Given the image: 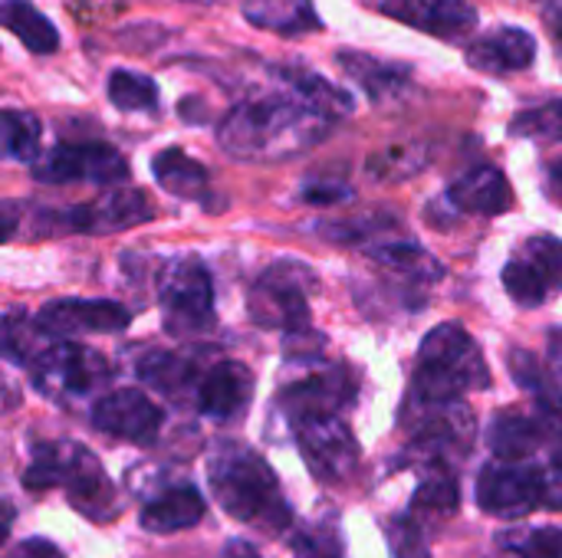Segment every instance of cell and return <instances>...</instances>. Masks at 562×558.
<instances>
[{
  "label": "cell",
  "mask_w": 562,
  "mask_h": 558,
  "mask_svg": "<svg viewBox=\"0 0 562 558\" xmlns=\"http://www.w3.org/2000/svg\"><path fill=\"white\" fill-rule=\"evenodd\" d=\"M207 480L221 510L237 523L257 526L263 533H280L290 526L283 490L267 460L257 457L250 447L221 444L207 460Z\"/></svg>",
  "instance_id": "7a4b0ae2"
},
{
  "label": "cell",
  "mask_w": 562,
  "mask_h": 558,
  "mask_svg": "<svg viewBox=\"0 0 562 558\" xmlns=\"http://www.w3.org/2000/svg\"><path fill=\"white\" fill-rule=\"evenodd\" d=\"M254 398V375L240 362H221L214 365L201 385H198V408L207 418L227 421L237 418Z\"/></svg>",
  "instance_id": "ac0fdd59"
},
{
  "label": "cell",
  "mask_w": 562,
  "mask_h": 558,
  "mask_svg": "<svg viewBox=\"0 0 562 558\" xmlns=\"http://www.w3.org/2000/svg\"><path fill=\"white\" fill-rule=\"evenodd\" d=\"M23 487L26 490H49V487H63L69 503L86 513L89 520H112L115 516V493L112 483L105 480L99 460L69 441H56V444H36L33 447V460L23 474Z\"/></svg>",
  "instance_id": "3957f363"
},
{
  "label": "cell",
  "mask_w": 562,
  "mask_h": 558,
  "mask_svg": "<svg viewBox=\"0 0 562 558\" xmlns=\"http://www.w3.org/2000/svg\"><path fill=\"white\" fill-rule=\"evenodd\" d=\"M33 382L40 391L59 398V395H92L109 382V362L82 345L72 342H53L33 365Z\"/></svg>",
  "instance_id": "52a82bcc"
},
{
  "label": "cell",
  "mask_w": 562,
  "mask_h": 558,
  "mask_svg": "<svg viewBox=\"0 0 562 558\" xmlns=\"http://www.w3.org/2000/svg\"><path fill=\"white\" fill-rule=\"evenodd\" d=\"M273 76L286 86V92H293L296 99H303L306 105H313L316 112L329 115L333 122L339 115H349L356 109L352 95L339 86H333L329 79H323L319 72H310L303 66H273Z\"/></svg>",
  "instance_id": "603a6c76"
},
{
  "label": "cell",
  "mask_w": 562,
  "mask_h": 558,
  "mask_svg": "<svg viewBox=\"0 0 562 558\" xmlns=\"http://www.w3.org/2000/svg\"><path fill=\"white\" fill-rule=\"evenodd\" d=\"M40 322L49 335L122 332L128 326V309L112 299H59L43 306Z\"/></svg>",
  "instance_id": "2e32d148"
},
{
  "label": "cell",
  "mask_w": 562,
  "mask_h": 558,
  "mask_svg": "<svg viewBox=\"0 0 562 558\" xmlns=\"http://www.w3.org/2000/svg\"><path fill=\"white\" fill-rule=\"evenodd\" d=\"M240 13L247 16L250 26L280 36H303L323 30L313 0H240Z\"/></svg>",
  "instance_id": "7402d4cb"
},
{
  "label": "cell",
  "mask_w": 562,
  "mask_h": 558,
  "mask_svg": "<svg viewBox=\"0 0 562 558\" xmlns=\"http://www.w3.org/2000/svg\"><path fill=\"white\" fill-rule=\"evenodd\" d=\"M92 421L99 431L135 444H148L161 431V411L142 391L132 388L102 395L92 408Z\"/></svg>",
  "instance_id": "9a60e30c"
},
{
  "label": "cell",
  "mask_w": 562,
  "mask_h": 558,
  "mask_svg": "<svg viewBox=\"0 0 562 558\" xmlns=\"http://www.w3.org/2000/svg\"><path fill=\"white\" fill-rule=\"evenodd\" d=\"M40 135H43V125L33 112H20V109L3 112V151H7V158L36 164Z\"/></svg>",
  "instance_id": "f546056e"
},
{
  "label": "cell",
  "mask_w": 562,
  "mask_h": 558,
  "mask_svg": "<svg viewBox=\"0 0 562 558\" xmlns=\"http://www.w3.org/2000/svg\"><path fill=\"white\" fill-rule=\"evenodd\" d=\"M356 388H359L356 375L349 368L336 365V368L316 372L313 378L293 385L283 395V411L293 418V424H303L313 418H336V411L356 398Z\"/></svg>",
  "instance_id": "5bb4252c"
},
{
  "label": "cell",
  "mask_w": 562,
  "mask_h": 558,
  "mask_svg": "<svg viewBox=\"0 0 562 558\" xmlns=\"http://www.w3.org/2000/svg\"><path fill=\"white\" fill-rule=\"evenodd\" d=\"M158 303L171 332H198L214 316V286L201 260L178 257L158 276Z\"/></svg>",
  "instance_id": "5b68a950"
},
{
  "label": "cell",
  "mask_w": 562,
  "mask_h": 558,
  "mask_svg": "<svg viewBox=\"0 0 562 558\" xmlns=\"http://www.w3.org/2000/svg\"><path fill=\"white\" fill-rule=\"evenodd\" d=\"M550 194L562 204V158L550 168Z\"/></svg>",
  "instance_id": "60d3db41"
},
{
  "label": "cell",
  "mask_w": 562,
  "mask_h": 558,
  "mask_svg": "<svg viewBox=\"0 0 562 558\" xmlns=\"http://www.w3.org/2000/svg\"><path fill=\"white\" fill-rule=\"evenodd\" d=\"M0 23L36 56L59 49V30L30 0H3L0 3Z\"/></svg>",
  "instance_id": "484cf974"
},
{
  "label": "cell",
  "mask_w": 562,
  "mask_h": 558,
  "mask_svg": "<svg viewBox=\"0 0 562 558\" xmlns=\"http://www.w3.org/2000/svg\"><path fill=\"white\" fill-rule=\"evenodd\" d=\"M138 375H142L151 388H158V391H165V395H178L181 385L188 382V362H181L178 355H161V352H155V355H148V358L138 365Z\"/></svg>",
  "instance_id": "d6a6232c"
},
{
  "label": "cell",
  "mask_w": 562,
  "mask_h": 558,
  "mask_svg": "<svg viewBox=\"0 0 562 558\" xmlns=\"http://www.w3.org/2000/svg\"><path fill=\"white\" fill-rule=\"evenodd\" d=\"M151 217V207L145 201L142 191L135 187H112L102 197L69 207V210H56V224L59 230H79V234H115L125 230L132 224H142Z\"/></svg>",
  "instance_id": "4fadbf2b"
},
{
  "label": "cell",
  "mask_w": 562,
  "mask_h": 558,
  "mask_svg": "<svg viewBox=\"0 0 562 558\" xmlns=\"http://www.w3.org/2000/svg\"><path fill=\"white\" fill-rule=\"evenodd\" d=\"M204 520V500L191 487H171L142 510V526L148 533H178Z\"/></svg>",
  "instance_id": "cb8c5ba5"
},
{
  "label": "cell",
  "mask_w": 562,
  "mask_h": 558,
  "mask_svg": "<svg viewBox=\"0 0 562 558\" xmlns=\"http://www.w3.org/2000/svg\"><path fill=\"white\" fill-rule=\"evenodd\" d=\"M151 171H155V181L175 194V197H184V201H201L207 194V171L201 161H194L191 155H184L181 148H165L155 155L151 161Z\"/></svg>",
  "instance_id": "d4e9b609"
},
{
  "label": "cell",
  "mask_w": 562,
  "mask_h": 558,
  "mask_svg": "<svg viewBox=\"0 0 562 558\" xmlns=\"http://www.w3.org/2000/svg\"><path fill=\"white\" fill-rule=\"evenodd\" d=\"M477 500L484 513L501 520H520L530 510L543 506V480L540 467L527 464H491L481 474Z\"/></svg>",
  "instance_id": "30bf717a"
},
{
  "label": "cell",
  "mask_w": 562,
  "mask_h": 558,
  "mask_svg": "<svg viewBox=\"0 0 562 558\" xmlns=\"http://www.w3.org/2000/svg\"><path fill=\"white\" fill-rule=\"evenodd\" d=\"M510 372H514V382H517L520 388L533 391L537 398H543V395H553V391H557V388H550V382H547V375H543L540 362H537L530 352H510Z\"/></svg>",
  "instance_id": "836d02e7"
},
{
  "label": "cell",
  "mask_w": 562,
  "mask_h": 558,
  "mask_svg": "<svg viewBox=\"0 0 562 558\" xmlns=\"http://www.w3.org/2000/svg\"><path fill=\"white\" fill-rule=\"evenodd\" d=\"M537 3H543V7H550V13H553V10H560L562 0H537Z\"/></svg>",
  "instance_id": "b9f144b4"
},
{
  "label": "cell",
  "mask_w": 562,
  "mask_h": 558,
  "mask_svg": "<svg viewBox=\"0 0 562 558\" xmlns=\"http://www.w3.org/2000/svg\"><path fill=\"white\" fill-rule=\"evenodd\" d=\"M303 197L310 204H339V201H349L352 191L342 181H313V184H306Z\"/></svg>",
  "instance_id": "8d00e7d4"
},
{
  "label": "cell",
  "mask_w": 562,
  "mask_h": 558,
  "mask_svg": "<svg viewBox=\"0 0 562 558\" xmlns=\"http://www.w3.org/2000/svg\"><path fill=\"white\" fill-rule=\"evenodd\" d=\"M451 204L458 210H468V214H504L510 210L514 204V191H510V181L504 178V171H497L494 164H481L474 171H468L464 178H458L448 191Z\"/></svg>",
  "instance_id": "ffe728a7"
},
{
  "label": "cell",
  "mask_w": 562,
  "mask_h": 558,
  "mask_svg": "<svg viewBox=\"0 0 562 558\" xmlns=\"http://www.w3.org/2000/svg\"><path fill=\"white\" fill-rule=\"evenodd\" d=\"M510 135L530 141H562V99L517 112L510 122Z\"/></svg>",
  "instance_id": "4dcf8cb0"
},
{
  "label": "cell",
  "mask_w": 562,
  "mask_h": 558,
  "mask_svg": "<svg viewBox=\"0 0 562 558\" xmlns=\"http://www.w3.org/2000/svg\"><path fill=\"white\" fill-rule=\"evenodd\" d=\"M53 342H56V335H49L40 319H30L16 309H10L3 316V352L10 362L33 365Z\"/></svg>",
  "instance_id": "83f0119b"
},
{
  "label": "cell",
  "mask_w": 562,
  "mask_h": 558,
  "mask_svg": "<svg viewBox=\"0 0 562 558\" xmlns=\"http://www.w3.org/2000/svg\"><path fill=\"white\" fill-rule=\"evenodd\" d=\"M296 444L310 470L323 480H346L356 470L359 444L339 418H313L296 424Z\"/></svg>",
  "instance_id": "7c38bea8"
},
{
  "label": "cell",
  "mask_w": 562,
  "mask_h": 558,
  "mask_svg": "<svg viewBox=\"0 0 562 558\" xmlns=\"http://www.w3.org/2000/svg\"><path fill=\"white\" fill-rule=\"evenodd\" d=\"M504 286L520 306H543L562 289V240L533 237L504 266Z\"/></svg>",
  "instance_id": "ba28073f"
},
{
  "label": "cell",
  "mask_w": 562,
  "mask_h": 558,
  "mask_svg": "<svg viewBox=\"0 0 562 558\" xmlns=\"http://www.w3.org/2000/svg\"><path fill=\"white\" fill-rule=\"evenodd\" d=\"M7 558H66L53 543H46V539H26V543H20V546H13Z\"/></svg>",
  "instance_id": "74e56055"
},
{
  "label": "cell",
  "mask_w": 562,
  "mask_h": 558,
  "mask_svg": "<svg viewBox=\"0 0 562 558\" xmlns=\"http://www.w3.org/2000/svg\"><path fill=\"white\" fill-rule=\"evenodd\" d=\"M392 553L398 558H428L425 539H422V529H418L412 520H402V523L392 529Z\"/></svg>",
  "instance_id": "d590c367"
},
{
  "label": "cell",
  "mask_w": 562,
  "mask_h": 558,
  "mask_svg": "<svg viewBox=\"0 0 562 558\" xmlns=\"http://www.w3.org/2000/svg\"><path fill=\"white\" fill-rule=\"evenodd\" d=\"M464 59L477 72H491V76L520 72V69H530L533 66V59H537V39H533V33H527L520 26H497V30L471 39Z\"/></svg>",
  "instance_id": "e0dca14e"
},
{
  "label": "cell",
  "mask_w": 562,
  "mask_h": 558,
  "mask_svg": "<svg viewBox=\"0 0 562 558\" xmlns=\"http://www.w3.org/2000/svg\"><path fill=\"white\" fill-rule=\"evenodd\" d=\"M458 510V483L451 474H435L428 477L418 493H415V513L422 516H451Z\"/></svg>",
  "instance_id": "1f68e13d"
},
{
  "label": "cell",
  "mask_w": 562,
  "mask_h": 558,
  "mask_svg": "<svg viewBox=\"0 0 562 558\" xmlns=\"http://www.w3.org/2000/svg\"><path fill=\"white\" fill-rule=\"evenodd\" d=\"M221 558H260L247 543H227V549H224V556Z\"/></svg>",
  "instance_id": "f35d334b"
},
{
  "label": "cell",
  "mask_w": 562,
  "mask_h": 558,
  "mask_svg": "<svg viewBox=\"0 0 562 558\" xmlns=\"http://www.w3.org/2000/svg\"><path fill=\"white\" fill-rule=\"evenodd\" d=\"M379 10L445 43H468L477 30V10L468 0H382Z\"/></svg>",
  "instance_id": "8fae6325"
},
{
  "label": "cell",
  "mask_w": 562,
  "mask_h": 558,
  "mask_svg": "<svg viewBox=\"0 0 562 558\" xmlns=\"http://www.w3.org/2000/svg\"><path fill=\"white\" fill-rule=\"evenodd\" d=\"M372 260L385 273H395V276L415 283V286H425V283L441 280L438 260L431 253H425L422 247H415V243H385V247H375L372 250Z\"/></svg>",
  "instance_id": "4316f807"
},
{
  "label": "cell",
  "mask_w": 562,
  "mask_h": 558,
  "mask_svg": "<svg viewBox=\"0 0 562 558\" xmlns=\"http://www.w3.org/2000/svg\"><path fill=\"white\" fill-rule=\"evenodd\" d=\"M313 273L303 263H277L250 293V316L267 329H290L293 335L306 329L310 306L306 296L313 289Z\"/></svg>",
  "instance_id": "8992f818"
},
{
  "label": "cell",
  "mask_w": 562,
  "mask_h": 558,
  "mask_svg": "<svg viewBox=\"0 0 562 558\" xmlns=\"http://www.w3.org/2000/svg\"><path fill=\"white\" fill-rule=\"evenodd\" d=\"M487 362L477 342L458 326H438L418 355V378H415V401L448 405L458 401L471 388H487Z\"/></svg>",
  "instance_id": "277c9868"
},
{
  "label": "cell",
  "mask_w": 562,
  "mask_h": 558,
  "mask_svg": "<svg viewBox=\"0 0 562 558\" xmlns=\"http://www.w3.org/2000/svg\"><path fill=\"white\" fill-rule=\"evenodd\" d=\"M520 558H562V529H533L514 539Z\"/></svg>",
  "instance_id": "e575fe53"
},
{
  "label": "cell",
  "mask_w": 562,
  "mask_h": 558,
  "mask_svg": "<svg viewBox=\"0 0 562 558\" xmlns=\"http://www.w3.org/2000/svg\"><path fill=\"white\" fill-rule=\"evenodd\" d=\"M553 444L550 428L543 424V418H527V414H497L487 434L491 451L504 460V464H524L527 457H533L543 444Z\"/></svg>",
  "instance_id": "44dd1931"
},
{
  "label": "cell",
  "mask_w": 562,
  "mask_h": 558,
  "mask_svg": "<svg viewBox=\"0 0 562 558\" xmlns=\"http://www.w3.org/2000/svg\"><path fill=\"white\" fill-rule=\"evenodd\" d=\"M36 181L46 184H72V181H92V184H119L128 178L125 158L112 145L99 141H79V145H56L33 164Z\"/></svg>",
  "instance_id": "9c48e42d"
},
{
  "label": "cell",
  "mask_w": 562,
  "mask_h": 558,
  "mask_svg": "<svg viewBox=\"0 0 562 558\" xmlns=\"http://www.w3.org/2000/svg\"><path fill=\"white\" fill-rule=\"evenodd\" d=\"M333 128V118L296 99L257 95L237 102L217 125V141L231 158L240 161H283L323 141Z\"/></svg>",
  "instance_id": "6da1fadb"
},
{
  "label": "cell",
  "mask_w": 562,
  "mask_h": 558,
  "mask_svg": "<svg viewBox=\"0 0 562 558\" xmlns=\"http://www.w3.org/2000/svg\"><path fill=\"white\" fill-rule=\"evenodd\" d=\"M550 358H553V372L562 375V332H553L550 339Z\"/></svg>",
  "instance_id": "ab89813d"
},
{
  "label": "cell",
  "mask_w": 562,
  "mask_h": 558,
  "mask_svg": "<svg viewBox=\"0 0 562 558\" xmlns=\"http://www.w3.org/2000/svg\"><path fill=\"white\" fill-rule=\"evenodd\" d=\"M336 59H339L342 72L349 79H356L372 102H395L412 89V69L405 62L379 59V56L359 53V49H342Z\"/></svg>",
  "instance_id": "d6986e66"
},
{
  "label": "cell",
  "mask_w": 562,
  "mask_h": 558,
  "mask_svg": "<svg viewBox=\"0 0 562 558\" xmlns=\"http://www.w3.org/2000/svg\"><path fill=\"white\" fill-rule=\"evenodd\" d=\"M303 558H336V556H326V553H310V556Z\"/></svg>",
  "instance_id": "7bdbcfd3"
},
{
  "label": "cell",
  "mask_w": 562,
  "mask_h": 558,
  "mask_svg": "<svg viewBox=\"0 0 562 558\" xmlns=\"http://www.w3.org/2000/svg\"><path fill=\"white\" fill-rule=\"evenodd\" d=\"M109 102L122 112H155L158 109V86L155 79L132 72V69H112L109 72Z\"/></svg>",
  "instance_id": "f1b7e54d"
}]
</instances>
